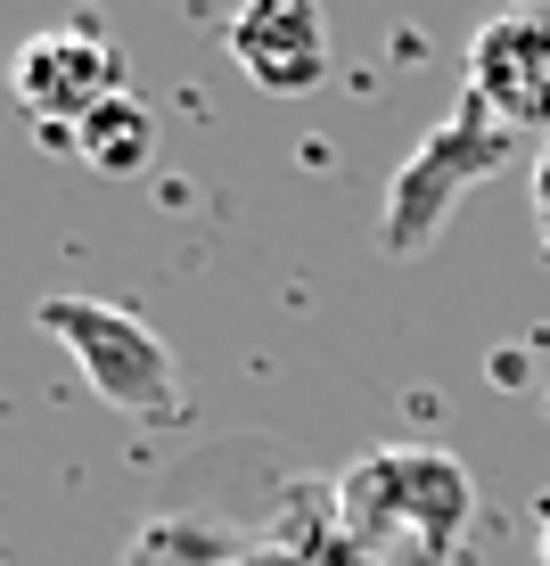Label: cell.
Wrapping results in <instances>:
<instances>
[{
	"label": "cell",
	"mask_w": 550,
	"mask_h": 566,
	"mask_svg": "<svg viewBox=\"0 0 550 566\" xmlns=\"http://www.w3.org/2000/svg\"><path fill=\"white\" fill-rule=\"evenodd\" d=\"M345 510L353 525H403V534H419L427 558L452 551V534L468 525V510H477V484H468V468L452 452H427V443H403V452H378L362 460L345 476Z\"/></svg>",
	"instance_id": "cell-3"
},
{
	"label": "cell",
	"mask_w": 550,
	"mask_h": 566,
	"mask_svg": "<svg viewBox=\"0 0 550 566\" xmlns=\"http://www.w3.org/2000/svg\"><path fill=\"white\" fill-rule=\"evenodd\" d=\"M230 57H239V74L255 91H271V99H297V91L329 83V9L321 0H247L239 17H230Z\"/></svg>",
	"instance_id": "cell-5"
},
{
	"label": "cell",
	"mask_w": 550,
	"mask_h": 566,
	"mask_svg": "<svg viewBox=\"0 0 550 566\" xmlns=\"http://www.w3.org/2000/svg\"><path fill=\"white\" fill-rule=\"evenodd\" d=\"M74 156H83L91 172H107V181L148 172V156H156V107L141 99V91H115L107 107H91L83 124H74Z\"/></svg>",
	"instance_id": "cell-7"
},
{
	"label": "cell",
	"mask_w": 550,
	"mask_h": 566,
	"mask_svg": "<svg viewBox=\"0 0 550 566\" xmlns=\"http://www.w3.org/2000/svg\"><path fill=\"white\" fill-rule=\"evenodd\" d=\"M115 91H124V66H115V50L91 25H50L17 50V107L33 124H50L66 148H74V124L91 107H107Z\"/></svg>",
	"instance_id": "cell-4"
},
{
	"label": "cell",
	"mask_w": 550,
	"mask_h": 566,
	"mask_svg": "<svg viewBox=\"0 0 550 566\" xmlns=\"http://www.w3.org/2000/svg\"><path fill=\"white\" fill-rule=\"evenodd\" d=\"M535 213H542V239H550V148L535 156Z\"/></svg>",
	"instance_id": "cell-8"
},
{
	"label": "cell",
	"mask_w": 550,
	"mask_h": 566,
	"mask_svg": "<svg viewBox=\"0 0 550 566\" xmlns=\"http://www.w3.org/2000/svg\"><path fill=\"white\" fill-rule=\"evenodd\" d=\"M542 411H550V395H542Z\"/></svg>",
	"instance_id": "cell-9"
},
{
	"label": "cell",
	"mask_w": 550,
	"mask_h": 566,
	"mask_svg": "<svg viewBox=\"0 0 550 566\" xmlns=\"http://www.w3.org/2000/svg\"><path fill=\"white\" fill-rule=\"evenodd\" d=\"M33 328L50 345H66V361L83 369V386L124 419H181V369H173V345L156 337L132 304L107 296H42L33 304Z\"/></svg>",
	"instance_id": "cell-2"
},
{
	"label": "cell",
	"mask_w": 550,
	"mask_h": 566,
	"mask_svg": "<svg viewBox=\"0 0 550 566\" xmlns=\"http://www.w3.org/2000/svg\"><path fill=\"white\" fill-rule=\"evenodd\" d=\"M468 91L509 132H542L550 124V17L509 9L494 25H477V42H468Z\"/></svg>",
	"instance_id": "cell-6"
},
{
	"label": "cell",
	"mask_w": 550,
	"mask_h": 566,
	"mask_svg": "<svg viewBox=\"0 0 550 566\" xmlns=\"http://www.w3.org/2000/svg\"><path fill=\"white\" fill-rule=\"evenodd\" d=\"M509 156H518V132H509L501 115L477 99V91H460L444 124L427 132V140L411 148L395 172H386V206H378V255H395V263L427 255V247L444 239L452 206H460L468 189H485L494 172H509Z\"/></svg>",
	"instance_id": "cell-1"
}]
</instances>
